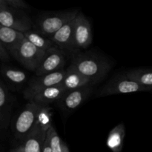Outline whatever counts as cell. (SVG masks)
Returning <instances> with one entry per match:
<instances>
[{
    "mask_svg": "<svg viewBox=\"0 0 152 152\" xmlns=\"http://www.w3.org/2000/svg\"><path fill=\"white\" fill-rule=\"evenodd\" d=\"M68 68L80 73L92 81L94 85L103 80L111 68L105 58L95 53H79L73 58Z\"/></svg>",
    "mask_w": 152,
    "mask_h": 152,
    "instance_id": "1",
    "label": "cell"
},
{
    "mask_svg": "<svg viewBox=\"0 0 152 152\" xmlns=\"http://www.w3.org/2000/svg\"><path fill=\"white\" fill-rule=\"evenodd\" d=\"M79 12L77 10L50 11L40 15L35 24L34 30L42 35L50 39L61 28L75 19Z\"/></svg>",
    "mask_w": 152,
    "mask_h": 152,
    "instance_id": "2",
    "label": "cell"
},
{
    "mask_svg": "<svg viewBox=\"0 0 152 152\" xmlns=\"http://www.w3.org/2000/svg\"><path fill=\"white\" fill-rule=\"evenodd\" d=\"M33 25L24 10L11 8L0 0V25L24 34L32 29Z\"/></svg>",
    "mask_w": 152,
    "mask_h": 152,
    "instance_id": "3",
    "label": "cell"
},
{
    "mask_svg": "<svg viewBox=\"0 0 152 152\" xmlns=\"http://www.w3.org/2000/svg\"><path fill=\"white\" fill-rule=\"evenodd\" d=\"M39 108L40 105L35 102H28L25 105L13 125V133L16 139L23 141L35 128Z\"/></svg>",
    "mask_w": 152,
    "mask_h": 152,
    "instance_id": "4",
    "label": "cell"
},
{
    "mask_svg": "<svg viewBox=\"0 0 152 152\" xmlns=\"http://www.w3.org/2000/svg\"><path fill=\"white\" fill-rule=\"evenodd\" d=\"M148 91V89L142 87L137 83L128 78L126 74L118 75L111 78L108 83L104 85L97 93L98 96H107L111 95L126 94L135 92Z\"/></svg>",
    "mask_w": 152,
    "mask_h": 152,
    "instance_id": "5",
    "label": "cell"
},
{
    "mask_svg": "<svg viewBox=\"0 0 152 152\" xmlns=\"http://www.w3.org/2000/svg\"><path fill=\"white\" fill-rule=\"evenodd\" d=\"M45 52L31 44L26 38L13 56L19 63L31 71L36 72Z\"/></svg>",
    "mask_w": 152,
    "mask_h": 152,
    "instance_id": "6",
    "label": "cell"
},
{
    "mask_svg": "<svg viewBox=\"0 0 152 152\" xmlns=\"http://www.w3.org/2000/svg\"><path fill=\"white\" fill-rule=\"evenodd\" d=\"M66 62L65 51L59 48L53 47L45 51L39 66L35 72L37 77L56 72L64 69Z\"/></svg>",
    "mask_w": 152,
    "mask_h": 152,
    "instance_id": "7",
    "label": "cell"
},
{
    "mask_svg": "<svg viewBox=\"0 0 152 152\" xmlns=\"http://www.w3.org/2000/svg\"><path fill=\"white\" fill-rule=\"evenodd\" d=\"M92 39L90 22L83 13L79 12L74 19V45L77 52L87 48L91 44Z\"/></svg>",
    "mask_w": 152,
    "mask_h": 152,
    "instance_id": "8",
    "label": "cell"
},
{
    "mask_svg": "<svg viewBox=\"0 0 152 152\" xmlns=\"http://www.w3.org/2000/svg\"><path fill=\"white\" fill-rule=\"evenodd\" d=\"M66 75V70L63 69L56 72L39 76L33 79L23 92L25 99L32 94L52 86L60 85Z\"/></svg>",
    "mask_w": 152,
    "mask_h": 152,
    "instance_id": "9",
    "label": "cell"
},
{
    "mask_svg": "<svg viewBox=\"0 0 152 152\" xmlns=\"http://www.w3.org/2000/svg\"><path fill=\"white\" fill-rule=\"evenodd\" d=\"M93 91V86L69 91L58 102L59 107L65 111L71 112L84 103Z\"/></svg>",
    "mask_w": 152,
    "mask_h": 152,
    "instance_id": "10",
    "label": "cell"
},
{
    "mask_svg": "<svg viewBox=\"0 0 152 152\" xmlns=\"http://www.w3.org/2000/svg\"><path fill=\"white\" fill-rule=\"evenodd\" d=\"M66 92L65 88L60 84L38 91L28 96L25 99L39 105H48L50 103L59 102Z\"/></svg>",
    "mask_w": 152,
    "mask_h": 152,
    "instance_id": "11",
    "label": "cell"
},
{
    "mask_svg": "<svg viewBox=\"0 0 152 152\" xmlns=\"http://www.w3.org/2000/svg\"><path fill=\"white\" fill-rule=\"evenodd\" d=\"M14 102L10 89L3 80L0 81V129H7L11 118L13 105Z\"/></svg>",
    "mask_w": 152,
    "mask_h": 152,
    "instance_id": "12",
    "label": "cell"
},
{
    "mask_svg": "<svg viewBox=\"0 0 152 152\" xmlns=\"http://www.w3.org/2000/svg\"><path fill=\"white\" fill-rule=\"evenodd\" d=\"M50 39L61 50L77 53L74 45V19L61 28Z\"/></svg>",
    "mask_w": 152,
    "mask_h": 152,
    "instance_id": "13",
    "label": "cell"
},
{
    "mask_svg": "<svg viewBox=\"0 0 152 152\" xmlns=\"http://www.w3.org/2000/svg\"><path fill=\"white\" fill-rule=\"evenodd\" d=\"M25 39L23 33L0 25V44L7 49L12 56Z\"/></svg>",
    "mask_w": 152,
    "mask_h": 152,
    "instance_id": "14",
    "label": "cell"
},
{
    "mask_svg": "<svg viewBox=\"0 0 152 152\" xmlns=\"http://www.w3.org/2000/svg\"><path fill=\"white\" fill-rule=\"evenodd\" d=\"M48 131L36 126L21 144L23 152H42Z\"/></svg>",
    "mask_w": 152,
    "mask_h": 152,
    "instance_id": "15",
    "label": "cell"
},
{
    "mask_svg": "<svg viewBox=\"0 0 152 152\" xmlns=\"http://www.w3.org/2000/svg\"><path fill=\"white\" fill-rule=\"evenodd\" d=\"M1 74L2 80L10 90L22 87L28 80L27 74L23 71L6 65L1 66Z\"/></svg>",
    "mask_w": 152,
    "mask_h": 152,
    "instance_id": "16",
    "label": "cell"
},
{
    "mask_svg": "<svg viewBox=\"0 0 152 152\" xmlns=\"http://www.w3.org/2000/svg\"><path fill=\"white\" fill-rule=\"evenodd\" d=\"M61 85L67 91H69L87 86H93L94 83L91 80L82 75L80 73L68 68V69H66V75Z\"/></svg>",
    "mask_w": 152,
    "mask_h": 152,
    "instance_id": "17",
    "label": "cell"
},
{
    "mask_svg": "<svg viewBox=\"0 0 152 152\" xmlns=\"http://www.w3.org/2000/svg\"><path fill=\"white\" fill-rule=\"evenodd\" d=\"M126 128L123 123L117 125L108 134L106 145L112 152H121L123 147Z\"/></svg>",
    "mask_w": 152,
    "mask_h": 152,
    "instance_id": "18",
    "label": "cell"
},
{
    "mask_svg": "<svg viewBox=\"0 0 152 152\" xmlns=\"http://www.w3.org/2000/svg\"><path fill=\"white\" fill-rule=\"evenodd\" d=\"M126 75L132 81L148 89V91H152V69L136 68L127 71Z\"/></svg>",
    "mask_w": 152,
    "mask_h": 152,
    "instance_id": "19",
    "label": "cell"
},
{
    "mask_svg": "<svg viewBox=\"0 0 152 152\" xmlns=\"http://www.w3.org/2000/svg\"><path fill=\"white\" fill-rule=\"evenodd\" d=\"M24 35L31 44L45 52L47 51L51 48L56 47L55 44L50 39L42 35L39 33L34 31V29H31L24 33Z\"/></svg>",
    "mask_w": 152,
    "mask_h": 152,
    "instance_id": "20",
    "label": "cell"
},
{
    "mask_svg": "<svg viewBox=\"0 0 152 152\" xmlns=\"http://www.w3.org/2000/svg\"><path fill=\"white\" fill-rule=\"evenodd\" d=\"M46 139L53 152H70L66 143L61 139L53 126L48 131Z\"/></svg>",
    "mask_w": 152,
    "mask_h": 152,
    "instance_id": "21",
    "label": "cell"
},
{
    "mask_svg": "<svg viewBox=\"0 0 152 152\" xmlns=\"http://www.w3.org/2000/svg\"><path fill=\"white\" fill-rule=\"evenodd\" d=\"M52 108L48 105H40L37 117L36 126L45 131H48L52 125Z\"/></svg>",
    "mask_w": 152,
    "mask_h": 152,
    "instance_id": "22",
    "label": "cell"
},
{
    "mask_svg": "<svg viewBox=\"0 0 152 152\" xmlns=\"http://www.w3.org/2000/svg\"><path fill=\"white\" fill-rule=\"evenodd\" d=\"M4 4L13 9L25 10L29 8V5L22 0H1Z\"/></svg>",
    "mask_w": 152,
    "mask_h": 152,
    "instance_id": "23",
    "label": "cell"
},
{
    "mask_svg": "<svg viewBox=\"0 0 152 152\" xmlns=\"http://www.w3.org/2000/svg\"><path fill=\"white\" fill-rule=\"evenodd\" d=\"M10 53L7 49L1 44H0V59L2 62H7L10 61Z\"/></svg>",
    "mask_w": 152,
    "mask_h": 152,
    "instance_id": "24",
    "label": "cell"
},
{
    "mask_svg": "<svg viewBox=\"0 0 152 152\" xmlns=\"http://www.w3.org/2000/svg\"><path fill=\"white\" fill-rule=\"evenodd\" d=\"M42 152H53L52 151L51 148H50V145H49L47 139L45 140V142L44 145H43V148H42Z\"/></svg>",
    "mask_w": 152,
    "mask_h": 152,
    "instance_id": "25",
    "label": "cell"
},
{
    "mask_svg": "<svg viewBox=\"0 0 152 152\" xmlns=\"http://www.w3.org/2000/svg\"><path fill=\"white\" fill-rule=\"evenodd\" d=\"M10 152H23V150H22V148L21 145H19V146L16 147V148H13V149H12Z\"/></svg>",
    "mask_w": 152,
    "mask_h": 152,
    "instance_id": "26",
    "label": "cell"
}]
</instances>
